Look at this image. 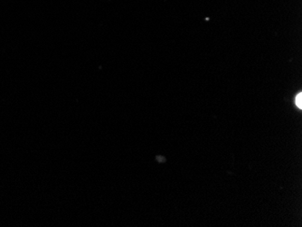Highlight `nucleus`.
Here are the masks:
<instances>
[{
	"instance_id": "obj_1",
	"label": "nucleus",
	"mask_w": 302,
	"mask_h": 227,
	"mask_svg": "<svg viewBox=\"0 0 302 227\" xmlns=\"http://www.w3.org/2000/svg\"><path fill=\"white\" fill-rule=\"evenodd\" d=\"M296 105L300 109L302 108V94L300 92L296 97Z\"/></svg>"
}]
</instances>
